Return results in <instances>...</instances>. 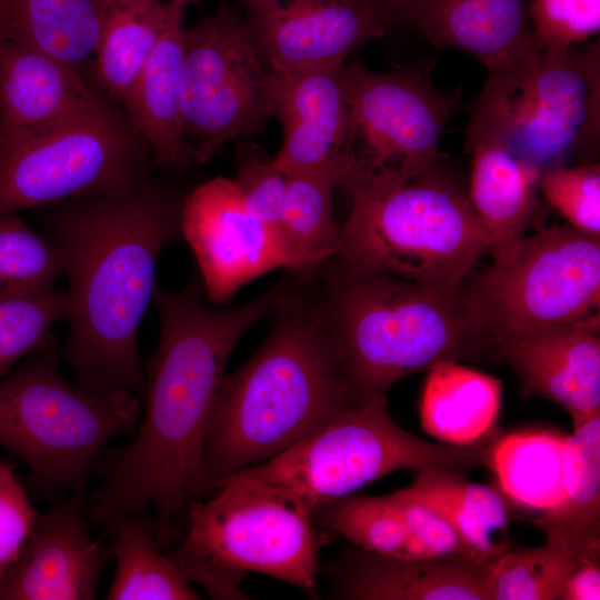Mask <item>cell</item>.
I'll return each mask as SVG.
<instances>
[{
    "label": "cell",
    "instance_id": "1f68e13d",
    "mask_svg": "<svg viewBox=\"0 0 600 600\" xmlns=\"http://www.w3.org/2000/svg\"><path fill=\"white\" fill-rule=\"evenodd\" d=\"M342 186L334 170L297 171L287 174V196L279 236L290 269L313 271L340 248L331 194Z\"/></svg>",
    "mask_w": 600,
    "mask_h": 600
},
{
    "label": "cell",
    "instance_id": "ac0fdd59",
    "mask_svg": "<svg viewBox=\"0 0 600 600\" xmlns=\"http://www.w3.org/2000/svg\"><path fill=\"white\" fill-rule=\"evenodd\" d=\"M491 562L470 554L396 558L357 549L329 567L333 596L351 600H492Z\"/></svg>",
    "mask_w": 600,
    "mask_h": 600
},
{
    "label": "cell",
    "instance_id": "7402d4cb",
    "mask_svg": "<svg viewBox=\"0 0 600 600\" xmlns=\"http://www.w3.org/2000/svg\"><path fill=\"white\" fill-rule=\"evenodd\" d=\"M184 7L176 11L122 100L126 116L149 147L157 167L181 170L194 163L182 134Z\"/></svg>",
    "mask_w": 600,
    "mask_h": 600
},
{
    "label": "cell",
    "instance_id": "3957f363",
    "mask_svg": "<svg viewBox=\"0 0 600 600\" xmlns=\"http://www.w3.org/2000/svg\"><path fill=\"white\" fill-rule=\"evenodd\" d=\"M271 316L256 353L222 380L203 449L202 493L357 406L313 297L287 288Z\"/></svg>",
    "mask_w": 600,
    "mask_h": 600
},
{
    "label": "cell",
    "instance_id": "8d00e7d4",
    "mask_svg": "<svg viewBox=\"0 0 600 600\" xmlns=\"http://www.w3.org/2000/svg\"><path fill=\"white\" fill-rule=\"evenodd\" d=\"M236 158L237 173L231 179L244 208L279 236L287 196V173L250 138L239 140Z\"/></svg>",
    "mask_w": 600,
    "mask_h": 600
},
{
    "label": "cell",
    "instance_id": "d4e9b609",
    "mask_svg": "<svg viewBox=\"0 0 600 600\" xmlns=\"http://www.w3.org/2000/svg\"><path fill=\"white\" fill-rule=\"evenodd\" d=\"M500 406L499 379L444 361L428 371L419 403L421 428L438 442L478 444L502 432Z\"/></svg>",
    "mask_w": 600,
    "mask_h": 600
},
{
    "label": "cell",
    "instance_id": "e0dca14e",
    "mask_svg": "<svg viewBox=\"0 0 600 600\" xmlns=\"http://www.w3.org/2000/svg\"><path fill=\"white\" fill-rule=\"evenodd\" d=\"M81 498L58 499L39 514L0 579V600H91L110 548L94 541Z\"/></svg>",
    "mask_w": 600,
    "mask_h": 600
},
{
    "label": "cell",
    "instance_id": "e575fe53",
    "mask_svg": "<svg viewBox=\"0 0 600 600\" xmlns=\"http://www.w3.org/2000/svg\"><path fill=\"white\" fill-rule=\"evenodd\" d=\"M63 273L62 254L49 238L17 214L0 216V294L51 289Z\"/></svg>",
    "mask_w": 600,
    "mask_h": 600
},
{
    "label": "cell",
    "instance_id": "836d02e7",
    "mask_svg": "<svg viewBox=\"0 0 600 600\" xmlns=\"http://www.w3.org/2000/svg\"><path fill=\"white\" fill-rule=\"evenodd\" d=\"M576 559L562 548L508 550L491 562L492 600H562Z\"/></svg>",
    "mask_w": 600,
    "mask_h": 600
},
{
    "label": "cell",
    "instance_id": "5bb4252c",
    "mask_svg": "<svg viewBox=\"0 0 600 600\" xmlns=\"http://www.w3.org/2000/svg\"><path fill=\"white\" fill-rule=\"evenodd\" d=\"M181 234L210 304L227 303L263 273L290 269L279 236L244 208L231 178L216 177L184 196Z\"/></svg>",
    "mask_w": 600,
    "mask_h": 600
},
{
    "label": "cell",
    "instance_id": "8fae6325",
    "mask_svg": "<svg viewBox=\"0 0 600 600\" xmlns=\"http://www.w3.org/2000/svg\"><path fill=\"white\" fill-rule=\"evenodd\" d=\"M433 61L378 72L344 67L349 124L342 186L349 193H380L430 170L459 93L430 80Z\"/></svg>",
    "mask_w": 600,
    "mask_h": 600
},
{
    "label": "cell",
    "instance_id": "9a60e30c",
    "mask_svg": "<svg viewBox=\"0 0 600 600\" xmlns=\"http://www.w3.org/2000/svg\"><path fill=\"white\" fill-rule=\"evenodd\" d=\"M264 64L276 74L344 64L387 27L368 0H282L244 4Z\"/></svg>",
    "mask_w": 600,
    "mask_h": 600
},
{
    "label": "cell",
    "instance_id": "484cf974",
    "mask_svg": "<svg viewBox=\"0 0 600 600\" xmlns=\"http://www.w3.org/2000/svg\"><path fill=\"white\" fill-rule=\"evenodd\" d=\"M566 434V494L549 513L533 521L574 559L600 558V411L572 421Z\"/></svg>",
    "mask_w": 600,
    "mask_h": 600
},
{
    "label": "cell",
    "instance_id": "d6a6232c",
    "mask_svg": "<svg viewBox=\"0 0 600 600\" xmlns=\"http://www.w3.org/2000/svg\"><path fill=\"white\" fill-rule=\"evenodd\" d=\"M66 291L0 294V379L22 359L56 341L51 329L67 320Z\"/></svg>",
    "mask_w": 600,
    "mask_h": 600
},
{
    "label": "cell",
    "instance_id": "6da1fadb",
    "mask_svg": "<svg viewBox=\"0 0 600 600\" xmlns=\"http://www.w3.org/2000/svg\"><path fill=\"white\" fill-rule=\"evenodd\" d=\"M287 286L278 281L234 308L210 306L198 269L179 291L156 286L161 328L146 366L144 417L134 439L98 466L97 523L109 528L121 516L144 514L153 507L158 543L169 542L173 521L202 494L203 449L231 352L249 329L271 316Z\"/></svg>",
    "mask_w": 600,
    "mask_h": 600
},
{
    "label": "cell",
    "instance_id": "9c48e42d",
    "mask_svg": "<svg viewBox=\"0 0 600 600\" xmlns=\"http://www.w3.org/2000/svg\"><path fill=\"white\" fill-rule=\"evenodd\" d=\"M149 153L103 98L38 128L0 129V216L131 190L149 180Z\"/></svg>",
    "mask_w": 600,
    "mask_h": 600
},
{
    "label": "cell",
    "instance_id": "8992f818",
    "mask_svg": "<svg viewBox=\"0 0 600 600\" xmlns=\"http://www.w3.org/2000/svg\"><path fill=\"white\" fill-rule=\"evenodd\" d=\"M350 196L334 256L349 267L454 294L490 251L468 192L436 164L397 188Z\"/></svg>",
    "mask_w": 600,
    "mask_h": 600
},
{
    "label": "cell",
    "instance_id": "cb8c5ba5",
    "mask_svg": "<svg viewBox=\"0 0 600 600\" xmlns=\"http://www.w3.org/2000/svg\"><path fill=\"white\" fill-rule=\"evenodd\" d=\"M467 148L468 197L497 260L523 237L538 204L541 171L493 140L467 141Z\"/></svg>",
    "mask_w": 600,
    "mask_h": 600
},
{
    "label": "cell",
    "instance_id": "f1b7e54d",
    "mask_svg": "<svg viewBox=\"0 0 600 600\" xmlns=\"http://www.w3.org/2000/svg\"><path fill=\"white\" fill-rule=\"evenodd\" d=\"M106 0H0V38L78 71L92 58Z\"/></svg>",
    "mask_w": 600,
    "mask_h": 600
},
{
    "label": "cell",
    "instance_id": "f546056e",
    "mask_svg": "<svg viewBox=\"0 0 600 600\" xmlns=\"http://www.w3.org/2000/svg\"><path fill=\"white\" fill-rule=\"evenodd\" d=\"M177 6L170 0H106L93 77L108 98L122 102Z\"/></svg>",
    "mask_w": 600,
    "mask_h": 600
},
{
    "label": "cell",
    "instance_id": "52a82bcc",
    "mask_svg": "<svg viewBox=\"0 0 600 600\" xmlns=\"http://www.w3.org/2000/svg\"><path fill=\"white\" fill-rule=\"evenodd\" d=\"M57 341L0 380V446L30 469L36 491L82 498L102 446L139 427L140 399L123 389L88 391L59 371Z\"/></svg>",
    "mask_w": 600,
    "mask_h": 600
},
{
    "label": "cell",
    "instance_id": "4fadbf2b",
    "mask_svg": "<svg viewBox=\"0 0 600 600\" xmlns=\"http://www.w3.org/2000/svg\"><path fill=\"white\" fill-rule=\"evenodd\" d=\"M279 82L233 8L223 6L184 28L182 134L194 163L231 140L262 132L273 118Z\"/></svg>",
    "mask_w": 600,
    "mask_h": 600
},
{
    "label": "cell",
    "instance_id": "7bdbcfd3",
    "mask_svg": "<svg viewBox=\"0 0 600 600\" xmlns=\"http://www.w3.org/2000/svg\"><path fill=\"white\" fill-rule=\"evenodd\" d=\"M170 1L186 8L189 3L196 0H170Z\"/></svg>",
    "mask_w": 600,
    "mask_h": 600
},
{
    "label": "cell",
    "instance_id": "60d3db41",
    "mask_svg": "<svg viewBox=\"0 0 600 600\" xmlns=\"http://www.w3.org/2000/svg\"><path fill=\"white\" fill-rule=\"evenodd\" d=\"M381 22L391 23L412 21L424 0H368Z\"/></svg>",
    "mask_w": 600,
    "mask_h": 600
},
{
    "label": "cell",
    "instance_id": "603a6c76",
    "mask_svg": "<svg viewBox=\"0 0 600 600\" xmlns=\"http://www.w3.org/2000/svg\"><path fill=\"white\" fill-rule=\"evenodd\" d=\"M100 99L73 67L0 38L1 130L38 128Z\"/></svg>",
    "mask_w": 600,
    "mask_h": 600
},
{
    "label": "cell",
    "instance_id": "ab89813d",
    "mask_svg": "<svg viewBox=\"0 0 600 600\" xmlns=\"http://www.w3.org/2000/svg\"><path fill=\"white\" fill-rule=\"evenodd\" d=\"M600 599V558L576 561L564 587L562 600Z\"/></svg>",
    "mask_w": 600,
    "mask_h": 600
},
{
    "label": "cell",
    "instance_id": "b9f144b4",
    "mask_svg": "<svg viewBox=\"0 0 600 600\" xmlns=\"http://www.w3.org/2000/svg\"><path fill=\"white\" fill-rule=\"evenodd\" d=\"M244 4H257V3H267V2H278L282 0H242Z\"/></svg>",
    "mask_w": 600,
    "mask_h": 600
},
{
    "label": "cell",
    "instance_id": "7c38bea8",
    "mask_svg": "<svg viewBox=\"0 0 600 600\" xmlns=\"http://www.w3.org/2000/svg\"><path fill=\"white\" fill-rule=\"evenodd\" d=\"M458 294L486 348L502 333L586 319L600 302V239L570 226L538 229L471 272Z\"/></svg>",
    "mask_w": 600,
    "mask_h": 600
},
{
    "label": "cell",
    "instance_id": "ba28073f",
    "mask_svg": "<svg viewBox=\"0 0 600 600\" xmlns=\"http://www.w3.org/2000/svg\"><path fill=\"white\" fill-rule=\"evenodd\" d=\"M599 40L541 51L527 66L489 74L467 141L493 140L541 173L598 149Z\"/></svg>",
    "mask_w": 600,
    "mask_h": 600
},
{
    "label": "cell",
    "instance_id": "4dcf8cb0",
    "mask_svg": "<svg viewBox=\"0 0 600 600\" xmlns=\"http://www.w3.org/2000/svg\"><path fill=\"white\" fill-rule=\"evenodd\" d=\"M116 574L109 600H197L194 591L173 561L161 552L152 519L124 514L109 528Z\"/></svg>",
    "mask_w": 600,
    "mask_h": 600
},
{
    "label": "cell",
    "instance_id": "ffe728a7",
    "mask_svg": "<svg viewBox=\"0 0 600 600\" xmlns=\"http://www.w3.org/2000/svg\"><path fill=\"white\" fill-rule=\"evenodd\" d=\"M344 67L278 74L273 118L283 138L272 160L284 173L334 170L343 181L349 124Z\"/></svg>",
    "mask_w": 600,
    "mask_h": 600
},
{
    "label": "cell",
    "instance_id": "83f0119b",
    "mask_svg": "<svg viewBox=\"0 0 600 600\" xmlns=\"http://www.w3.org/2000/svg\"><path fill=\"white\" fill-rule=\"evenodd\" d=\"M564 438L552 431L502 432L491 448L487 468L496 487L532 522L564 499Z\"/></svg>",
    "mask_w": 600,
    "mask_h": 600
},
{
    "label": "cell",
    "instance_id": "2e32d148",
    "mask_svg": "<svg viewBox=\"0 0 600 600\" xmlns=\"http://www.w3.org/2000/svg\"><path fill=\"white\" fill-rule=\"evenodd\" d=\"M487 353L513 370L523 394L558 403L572 421L600 411L598 316L499 334Z\"/></svg>",
    "mask_w": 600,
    "mask_h": 600
},
{
    "label": "cell",
    "instance_id": "30bf717a",
    "mask_svg": "<svg viewBox=\"0 0 600 600\" xmlns=\"http://www.w3.org/2000/svg\"><path fill=\"white\" fill-rule=\"evenodd\" d=\"M387 404L384 393L352 406L282 453L246 471L314 509L402 469L467 473L487 467L491 448L502 433L467 447L430 442L399 427Z\"/></svg>",
    "mask_w": 600,
    "mask_h": 600
},
{
    "label": "cell",
    "instance_id": "44dd1931",
    "mask_svg": "<svg viewBox=\"0 0 600 600\" xmlns=\"http://www.w3.org/2000/svg\"><path fill=\"white\" fill-rule=\"evenodd\" d=\"M412 21L434 47L468 52L489 74L519 69L540 54L528 0H424Z\"/></svg>",
    "mask_w": 600,
    "mask_h": 600
},
{
    "label": "cell",
    "instance_id": "f35d334b",
    "mask_svg": "<svg viewBox=\"0 0 600 600\" xmlns=\"http://www.w3.org/2000/svg\"><path fill=\"white\" fill-rule=\"evenodd\" d=\"M13 467L0 460V579L39 517Z\"/></svg>",
    "mask_w": 600,
    "mask_h": 600
},
{
    "label": "cell",
    "instance_id": "d590c367",
    "mask_svg": "<svg viewBox=\"0 0 600 600\" xmlns=\"http://www.w3.org/2000/svg\"><path fill=\"white\" fill-rule=\"evenodd\" d=\"M539 190L574 230L600 239V166L584 162L541 173Z\"/></svg>",
    "mask_w": 600,
    "mask_h": 600
},
{
    "label": "cell",
    "instance_id": "277c9868",
    "mask_svg": "<svg viewBox=\"0 0 600 600\" xmlns=\"http://www.w3.org/2000/svg\"><path fill=\"white\" fill-rule=\"evenodd\" d=\"M319 267L321 286L312 297L354 404L438 363L487 356L458 292L352 268L334 257Z\"/></svg>",
    "mask_w": 600,
    "mask_h": 600
},
{
    "label": "cell",
    "instance_id": "7a4b0ae2",
    "mask_svg": "<svg viewBox=\"0 0 600 600\" xmlns=\"http://www.w3.org/2000/svg\"><path fill=\"white\" fill-rule=\"evenodd\" d=\"M182 201L149 179L124 192L41 207L69 279L60 353L81 388L123 389L143 399L138 332L157 286L158 258L182 239Z\"/></svg>",
    "mask_w": 600,
    "mask_h": 600
},
{
    "label": "cell",
    "instance_id": "d6986e66",
    "mask_svg": "<svg viewBox=\"0 0 600 600\" xmlns=\"http://www.w3.org/2000/svg\"><path fill=\"white\" fill-rule=\"evenodd\" d=\"M313 520L318 528L383 556H476L436 510L403 489L386 496L352 493L320 503L313 509Z\"/></svg>",
    "mask_w": 600,
    "mask_h": 600
},
{
    "label": "cell",
    "instance_id": "5b68a950",
    "mask_svg": "<svg viewBox=\"0 0 600 600\" xmlns=\"http://www.w3.org/2000/svg\"><path fill=\"white\" fill-rule=\"evenodd\" d=\"M208 501H190L182 544L169 554L187 580L214 599L246 598L248 571L286 581L313 596L319 551L327 542L313 508L283 488L241 471Z\"/></svg>",
    "mask_w": 600,
    "mask_h": 600
},
{
    "label": "cell",
    "instance_id": "74e56055",
    "mask_svg": "<svg viewBox=\"0 0 600 600\" xmlns=\"http://www.w3.org/2000/svg\"><path fill=\"white\" fill-rule=\"evenodd\" d=\"M529 16L540 52L567 48L599 33L600 0H531Z\"/></svg>",
    "mask_w": 600,
    "mask_h": 600
},
{
    "label": "cell",
    "instance_id": "4316f807",
    "mask_svg": "<svg viewBox=\"0 0 600 600\" xmlns=\"http://www.w3.org/2000/svg\"><path fill=\"white\" fill-rule=\"evenodd\" d=\"M403 491L436 510L479 558L493 560L509 550L513 510L497 487L469 481L453 470L418 472Z\"/></svg>",
    "mask_w": 600,
    "mask_h": 600
}]
</instances>
